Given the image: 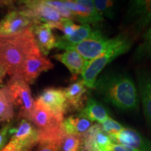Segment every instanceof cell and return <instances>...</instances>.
Segmentation results:
<instances>
[{
    "instance_id": "obj_1",
    "label": "cell",
    "mask_w": 151,
    "mask_h": 151,
    "mask_svg": "<svg viewBox=\"0 0 151 151\" xmlns=\"http://www.w3.org/2000/svg\"><path fill=\"white\" fill-rule=\"evenodd\" d=\"M94 88L105 102L124 111L136 110L139 96L136 85L123 73H107L97 78Z\"/></svg>"
},
{
    "instance_id": "obj_2",
    "label": "cell",
    "mask_w": 151,
    "mask_h": 151,
    "mask_svg": "<svg viewBox=\"0 0 151 151\" xmlns=\"http://www.w3.org/2000/svg\"><path fill=\"white\" fill-rule=\"evenodd\" d=\"M39 52L32 28L18 35L0 36V65L11 77L18 76L28 56Z\"/></svg>"
},
{
    "instance_id": "obj_3",
    "label": "cell",
    "mask_w": 151,
    "mask_h": 151,
    "mask_svg": "<svg viewBox=\"0 0 151 151\" xmlns=\"http://www.w3.org/2000/svg\"><path fill=\"white\" fill-rule=\"evenodd\" d=\"M132 39L129 35L124 33L119 42L106 50L95 59L89 61L81 73L82 81L88 88H94V84L101 71L118 57L127 52L131 48Z\"/></svg>"
},
{
    "instance_id": "obj_4",
    "label": "cell",
    "mask_w": 151,
    "mask_h": 151,
    "mask_svg": "<svg viewBox=\"0 0 151 151\" xmlns=\"http://www.w3.org/2000/svg\"><path fill=\"white\" fill-rule=\"evenodd\" d=\"M63 120L64 119L55 116L40 103L35 101V108L29 121L36 126L38 143L45 141L61 140L65 135L62 127Z\"/></svg>"
},
{
    "instance_id": "obj_5",
    "label": "cell",
    "mask_w": 151,
    "mask_h": 151,
    "mask_svg": "<svg viewBox=\"0 0 151 151\" xmlns=\"http://www.w3.org/2000/svg\"><path fill=\"white\" fill-rule=\"evenodd\" d=\"M20 9L25 11L35 22L47 24L50 27L62 31L63 18L52 7L47 4L45 1H20Z\"/></svg>"
},
{
    "instance_id": "obj_6",
    "label": "cell",
    "mask_w": 151,
    "mask_h": 151,
    "mask_svg": "<svg viewBox=\"0 0 151 151\" xmlns=\"http://www.w3.org/2000/svg\"><path fill=\"white\" fill-rule=\"evenodd\" d=\"M6 88L14 105L18 109L19 116L29 120L35 108V101L27 83L20 77L13 76L8 82Z\"/></svg>"
},
{
    "instance_id": "obj_7",
    "label": "cell",
    "mask_w": 151,
    "mask_h": 151,
    "mask_svg": "<svg viewBox=\"0 0 151 151\" xmlns=\"http://www.w3.org/2000/svg\"><path fill=\"white\" fill-rule=\"evenodd\" d=\"M124 35V34L122 33L112 39H108L101 34L96 37L87 39L77 44L68 47L66 50H73L77 52L84 59L88 61H91L102 54L113 45L119 42Z\"/></svg>"
},
{
    "instance_id": "obj_8",
    "label": "cell",
    "mask_w": 151,
    "mask_h": 151,
    "mask_svg": "<svg viewBox=\"0 0 151 151\" xmlns=\"http://www.w3.org/2000/svg\"><path fill=\"white\" fill-rule=\"evenodd\" d=\"M33 20L21 9H12L0 21V36L9 37L32 27Z\"/></svg>"
},
{
    "instance_id": "obj_9",
    "label": "cell",
    "mask_w": 151,
    "mask_h": 151,
    "mask_svg": "<svg viewBox=\"0 0 151 151\" xmlns=\"http://www.w3.org/2000/svg\"><path fill=\"white\" fill-rule=\"evenodd\" d=\"M127 20L135 33H140L151 26V0H134L129 2Z\"/></svg>"
},
{
    "instance_id": "obj_10",
    "label": "cell",
    "mask_w": 151,
    "mask_h": 151,
    "mask_svg": "<svg viewBox=\"0 0 151 151\" xmlns=\"http://www.w3.org/2000/svg\"><path fill=\"white\" fill-rule=\"evenodd\" d=\"M36 101L46 107L55 116L64 119V115L69 109L64 88H46Z\"/></svg>"
},
{
    "instance_id": "obj_11",
    "label": "cell",
    "mask_w": 151,
    "mask_h": 151,
    "mask_svg": "<svg viewBox=\"0 0 151 151\" xmlns=\"http://www.w3.org/2000/svg\"><path fill=\"white\" fill-rule=\"evenodd\" d=\"M63 2L71 12L73 19L82 24L97 23L104 20V17L94 6L92 1L67 0Z\"/></svg>"
},
{
    "instance_id": "obj_12",
    "label": "cell",
    "mask_w": 151,
    "mask_h": 151,
    "mask_svg": "<svg viewBox=\"0 0 151 151\" xmlns=\"http://www.w3.org/2000/svg\"><path fill=\"white\" fill-rule=\"evenodd\" d=\"M53 67L52 62L41 52L33 54L28 56L24 62L18 77L22 78L27 83L32 84L41 73Z\"/></svg>"
},
{
    "instance_id": "obj_13",
    "label": "cell",
    "mask_w": 151,
    "mask_h": 151,
    "mask_svg": "<svg viewBox=\"0 0 151 151\" xmlns=\"http://www.w3.org/2000/svg\"><path fill=\"white\" fill-rule=\"evenodd\" d=\"M83 139V146L91 151H111L113 143L110 136L104 132L101 124L98 123L92 126Z\"/></svg>"
},
{
    "instance_id": "obj_14",
    "label": "cell",
    "mask_w": 151,
    "mask_h": 151,
    "mask_svg": "<svg viewBox=\"0 0 151 151\" xmlns=\"http://www.w3.org/2000/svg\"><path fill=\"white\" fill-rule=\"evenodd\" d=\"M110 137L114 143L125 145L140 151H151V141L131 128H124L120 132Z\"/></svg>"
},
{
    "instance_id": "obj_15",
    "label": "cell",
    "mask_w": 151,
    "mask_h": 151,
    "mask_svg": "<svg viewBox=\"0 0 151 151\" xmlns=\"http://www.w3.org/2000/svg\"><path fill=\"white\" fill-rule=\"evenodd\" d=\"M143 113L148 125L151 128V73L140 69L136 72Z\"/></svg>"
},
{
    "instance_id": "obj_16",
    "label": "cell",
    "mask_w": 151,
    "mask_h": 151,
    "mask_svg": "<svg viewBox=\"0 0 151 151\" xmlns=\"http://www.w3.org/2000/svg\"><path fill=\"white\" fill-rule=\"evenodd\" d=\"M37 46L41 52L47 55L54 47L57 39L52 31V28L47 24L35 22L32 27Z\"/></svg>"
},
{
    "instance_id": "obj_17",
    "label": "cell",
    "mask_w": 151,
    "mask_h": 151,
    "mask_svg": "<svg viewBox=\"0 0 151 151\" xmlns=\"http://www.w3.org/2000/svg\"><path fill=\"white\" fill-rule=\"evenodd\" d=\"M64 90L69 109L82 111L85 106L84 103L88 92V88L83 81L82 80L76 81L67 88H64Z\"/></svg>"
},
{
    "instance_id": "obj_18",
    "label": "cell",
    "mask_w": 151,
    "mask_h": 151,
    "mask_svg": "<svg viewBox=\"0 0 151 151\" xmlns=\"http://www.w3.org/2000/svg\"><path fill=\"white\" fill-rule=\"evenodd\" d=\"M101 35V32L93 30L89 24H82L73 35L69 37H60L57 40L55 47L66 50L68 47L82 42L87 39H91Z\"/></svg>"
},
{
    "instance_id": "obj_19",
    "label": "cell",
    "mask_w": 151,
    "mask_h": 151,
    "mask_svg": "<svg viewBox=\"0 0 151 151\" xmlns=\"http://www.w3.org/2000/svg\"><path fill=\"white\" fill-rule=\"evenodd\" d=\"M93 125L92 122L82 115L69 116L62 122V127L65 134L83 137Z\"/></svg>"
},
{
    "instance_id": "obj_20",
    "label": "cell",
    "mask_w": 151,
    "mask_h": 151,
    "mask_svg": "<svg viewBox=\"0 0 151 151\" xmlns=\"http://www.w3.org/2000/svg\"><path fill=\"white\" fill-rule=\"evenodd\" d=\"M53 58L64 64L73 75L81 74L89 62L73 50H66L62 54L55 55Z\"/></svg>"
},
{
    "instance_id": "obj_21",
    "label": "cell",
    "mask_w": 151,
    "mask_h": 151,
    "mask_svg": "<svg viewBox=\"0 0 151 151\" xmlns=\"http://www.w3.org/2000/svg\"><path fill=\"white\" fill-rule=\"evenodd\" d=\"M80 114L91 122H97L98 124L103 123L110 117L104 106L92 97L88 98Z\"/></svg>"
},
{
    "instance_id": "obj_22",
    "label": "cell",
    "mask_w": 151,
    "mask_h": 151,
    "mask_svg": "<svg viewBox=\"0 0 151 151\" xmlns=\"http://www.w3.org/2000/svg\"><path fill=\"white\" fill-rule=\"evenodd\" d=\"M37 143V134L26 137H12L1 151H32Z\"/></svg>"
},
{
    "instance_id": "obj_23",
    "label": "cell",
    "mask_w": 151,
    "mask_h": 151,
    "mask_svg": "<svg viewBox=\"0 0 151 151\" xmlns=\"http://www.w3.org/2000/svg\"><path fill=\"white\" fill-rule=\"evenodd\" d=\"M14 105L6 87L0 89V122H9L14 116Z\"/></svg>"
},
{
    "instance_id": "obj_24",
    "label": "cell",
    "mask_w": 151,
    "mask_h": 151,
    "mask_svg": "<svg viewBox=\"0 0 151 151\" xmlns=\"http://www.w3.org/2000/svg\"><path fill=\"white\" fill-rule=\"evenodd\" d=\"M83 144L82 137L65 134L62 138L60 151H80Z\"/></svg>"
},
{
    "instance_id": "obj_25",
    "label": "cell",
    "mask_w": 151,
    "mask_h": 151,
    "mask_svg": "<svg viewBox=\"0 0 151 151\" xmlns=\"http://www.w3.org/2000/svg\"><path fill=\"white\" fill-rule=\"evenodd\" d=\"M92 2L97 11L103 17L106 16L111 20L115 18L116 11V1L109 0H95L92 1Z\"/></svg>"
},
{
    "instance_id": "obj_26",
    "label": "cell",
    "mask_w": 151,
    "mask_h": 151,
    "mask_svg": "<svg viewBox=\"0 0 151 151\" xmlns=\"http://www.w3.org/2000/svg\"><path fill=\"white\" fill-rule=\"evenodd\" d=\"M151 53V26L143 36L142 43L139 45L135 52L136 60H141Z\"/></svg>"
},
{
    "instance_id": "obj_27",
    "label": "cell",
    "mask_w": 151,
    "mask_h": 151,
    "mask_svg": "<svg viewBox=\"0 0 151 151\" xmlns=\"http://www.w3.org/2000/svg\"><path fill=\"white\" fill-rule=\"evenodd\" d=\"M101 126L104 132H106L109 136L116 134L121 132L124 128L121 124L113 120L111 117H109L103 123H101Z\"/></svg>"
},
{
    "instance_id": "obj_28",
    "label": "cell",
    "mask_w": 151,
    "mask_h": 151,
    "mask_svg": "<svg viewBox=\"0 0 151 151\" xmlns=\"http://www.w3.org/2000/svg\"><path fill=\"white\" fill-rule=\"evenodd\" d=\"M47 4L52 7L55 9L58 13L60 14L63 18L69 19V20H73V15L70 11L64 4L63 1H52V0H48V1H45Z\"/></svg>"
},
{
    "instance_id": "obj_29",
    "label": "cell",
    "mask_w": 151,
    "mask_h": 151,
    "mask_svg": "<svg viewBox=\"0 0 151 151\" xmlns=\"http://www.w3.org/2000/svg\"><path fill=\"white\" fill-rule=\"evenodd\" d=\"M62 139L59 141H45L39 142V146L36 151H60Z\"/></svg>"
},
{
    "instance_id": "obj_30",
    "label": "cell",
    "mask_w": 151,
    "mask_h": 151,
    "mask_svg": "<svg viewBox=\"0 0 151 151\" xmlns=\"http://www.w3.org/2000/svg\"><path fill=\"white\" fill-rule=\"evenodd\" d=\"M63 27H62V32H63V37H69L78 29L80 25L75 24L72 20L69 19H63Z\"/></svg>"
},
{
    "instance_id": "obj_31",
    "label": "cell",
    "mask_w": 151,
    "mask_h": 151,
    "mask_svg": "<svg viewBox=\"0 0 151 151\" xmlns=\"http://www.w3.org/2000/svg\"><path fill=\"white\" fill-rule=\"evenodd\" d=\"M111 151H140L132 147L125 146V145L118 144V143H113L111 148Z\"/></svg>"
},
{
    "instance_id": "obj_32",
    "label": "cell",
    "mask_w": 151,
    "mask_h": 151,
    "mask_svg": "<svg viewBox=\"0 0 151 151\" xmlns=\"http://www.w3.org/2000/svg\"><path fill=\"white\" fill-rule=\"evenodd\" d=\"M9 129H10L9 126L6 125L0 130V149L4 146L6 141L7 136L9 134Z\"/></svg>"
},
{
    "instance_id": "obj_33",
    "label": "cell",
    "mask_w": 151,
    "mask_h": 151,
    "mask_svg": "<svg viewBox=\"0 0 151 151\" xmlns=\"http://www.w3.org/2000/svg\"><path fill=\"white\" fill-rule=\"evenodd\" d=\"M6 73V71H5V69H4L2 66L0 65V84L2 83L3 79L4 78Z\"/></svg>"
},
{
    "instance_id": "obj_34",
    "label": "cell",
    "mask_w": 151,
    "mask_h": 151,
    "mask_svg": "<svg viewBox=\"0 0 151 151\" xmlns=\"http://www.w3.org/2000/svg\"><path fill=\"white\" fill-rule=\"evenodd\" d=\"M12 4L11 1H0V7L3 6H11Z\"/></svg>"
},
{
    "instance_id": "obj_35",
    "label": "cell",
    "mask_w": 151,
    "mask_h": 151,
    "mask_svg": "<svg viewBox=\"0 0 151 151\" xmlns=\"http://www.w3.org/2000/svg\"><path fill=\"white\" fill-rule=\"evenodd\" d=\"M80 151H91V150H88V149H87V148H84L83 146L82 147V148L81 149V150Z\"/></svg>"
},
{
    "instance_id": "obj_36",
    "label": "cell",
    "mask_w": 151,
    "mask_h": 151,
    "mask_svg": "<svg viewBox=\"0 0 151 151\" xmlns=\"http://www.w3.org/2000/svg\"><path fill=\"white\" fill-rule=\"evenodd\" d=\"M0 150H1V149H0Z\"/></svg>"
}]
</instances>
